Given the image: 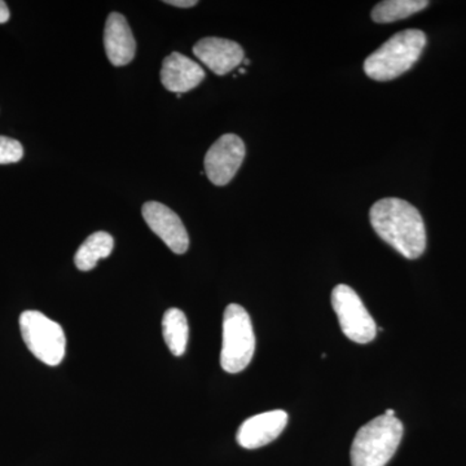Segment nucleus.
<instances>
[{
    "label": "nucleus",
    "instance_id": "1",
    "mask_svg": "<svg viewBox=\"0 0 466 466\" xmlns=\"http://www.w3.org/2000/svg\"><path fill=\"white\" fill-rule=\"evenodd\" d=\"M370 218L377 235L401 256L417 259L424 254V219L410 202L400 198H383L370 208Z\"/></svg>",
    "mask_w": 466,
    "mask_h": 466
},
{
    "label": "nucleus",
    "instance_id": "2",
    "mask_svg": "<svg viewBox=\"0 0 466 466\" xmlns=\"http://www.w3.org/2000/svg\"><path fill=\"white\" fill-rule=\"evenodd\" d=\"M425 46L426 35L421 30L408 29L397 33L368 56L364 72L373 81H392L415 66Z\"/></svg>",
    "mask_w": 466,
    "mask_h": 466
},
{
    "label": "nucleus",
    "instance_id": "3",
    "mask_svg": "<svg viewBox=\"0 0 466 466\" xmlns=\"http://www.w3.org/2000/svg\"><path fill=\"white\" fill-rule=\"evenodd\" d=\"M403 424L386 415L359 429L351 446L352 466H386L400 447Z\"/></svg>",
    "mask_w": 466,
    "mask_h": 466
},
{
    "label": "nucleus",
    "instance_id": "4",
    "mask_svg": "<svg viewBox=\"0 0 466 466\" xmlns=\"http://www.w3.org/2000/svg\"><path fill=\"white\" fill-rule=\"evenodd\" d=\"M256 351V334L247 309L240 305L227 306L223 315V343L220 366L228 373L242 372Z\"/></svg>",
    "mask_w": 466,
    "mask_h": 466
},
{
    "label": "nucleus",
    "instance_id": "5",
    "mask_svg": "<svg viewBox=\"0 0 466 466\" xmlns=\"http://www.w3.org/2000/svg\"><path fill=\"white\" fill-rule=\"evenodd\" d=\"M20 329L30 352L47 364L56 367L66 357V337L61 325L39 311H24Z\"/></svg>",
    "mask_w": 466,
    "mask_h": 466
},
{
    "label": "nucleus",
    "instance_id": "6",
    "mask_svg": "<svg viewBox=\"0 0 466 466\" xmlns=\"http://www.w3.org/2000/svg\"><path fill=\"white\" fill-rule=\"evenodd\" d=\"M332 305L342 332L349 339L357 343H370L375 339V320L351 287L337 285L332 291Z\"/></svg>",
    "mask_w": 466,
    "mask_h": 466
},
{
    "label": "nucleus",
    "instance_id": "7",
    "mask_svg": "<svg viewBox=\"0 0 466 466\" xmlns=\"http://www.w3.org/2000/svg\"><path fill=\"white\" fill-rule=\"evenodd\" d=\"M245 144L235 134L220 137L205 156V171L210 182L226 186L231 182L245 158Z\"/></svg>",
    "mask_w": 466,
    "mask_h": 466
},
{
    "label": "nucleus",
    "instance_id": "8",
    "mask_svg": "<svg viewBox=\"0 0 466 466\" xmlns=\"http://www.w3.org/2000/svg\"><path fill=\"white\" fill-rule=\"evenodd\" d=\"M147 225L175 254H184L189 248V238L182 219L167 205L149 201L142 208Z\"/></svg>",
    "mask_w": 466,
    "mask_h": 466
},
{
    "label": "nucleus",
    "instance_id": "9",
    "mask_svg": "<svg viewBox=\"0 0 466 466\" xmlns=\"http://www.w3.org/2000/svg\"><path fill=\"white\" fill-rule=\"evenodd\" d=\"M288 420V413L281 410L259 413L242 422L236 438L242 449H260L280 437L287 428Z\"/></svg>",
    "mask_w": 466,
    "mask_h": 466
},
{
    "label": "nucleus",
    "instance_id": "10",
    "mask_svg": "<svg viewBox=\"0 0 466 466\" xmlns=\"http://www.w3.org/2000/svg\"><path fill=\"white\" fill-rule=\"evenodd\" d=\"M195 56L217 76H226L244 61V50L238 43L229 39L208 36L196 43Z\"/></svg>",
    "mask_w": 466,
    "mask_h": 466
},
{
    "label": "nucleus",
    "instance_id": "11",
    "mask_svg": "<svg viewBox=\"0 0 466 466\" xmlns=\"http://www.w3.org/2000/svg\"><path fill=\"white\" fill-rule=\"evenodd\" d=\"M205 76L201 66L179 52L168 55L162 63L161 82L170 92L180 95L191 91L204 81Z\"/></svg>",
    "mask_w": 466,
    "mask_h": 466
},
{
    "label": "nucleus",
    "instance_id": "12",
    "mask_svg": "<svg viewBox=\"0 0 466 466\" xmlns=\"http://www.w3.org/2000/svg\"><path fill=\"white\" fill-rule=\"evenodd\" d=\"M106 56L115 66H125L134 60L137 42L127 20L121 14L113 12L108 16L104 32Z\"/></svg>",
    "mask_w": 466,
    "mask_h": 466
},
{
    "label": "nucleus",
    "instance_id": "13",
    "mask_svg": "<svg viewBox=\"0 0 466 466\" xmlns=\"http://www.w3.org/2000/svg\"><path fill=\"white\" fill-rule=\"evenodd\" d=\"M113 249H115V240L108 232L92 233L76 253V268L81 271H91L100 259L108 258Z\"/></svg>",
    "mask_w": 466,
    "mask_h": 466
},
{
    "label": "nucleus",
    "instance_id": "14",
    "mask_svg": "<svg viewBox=\"0 0 466 466\" xmlns=\"http://www.w3.org/2000/svg\"><path fill=\"white\" fill-rule=\"evenodd\" d=\"M162 333L174 357H182L188 345L189 328L186 314L179 309H168L162 319Z\"/></svg>",
    "mask_w": 466,
    "mask_h": 466
},
{
    "label": "nucleus",
    "instance_id": "15",
    "mask_svg": "<svg viewBox=\"0 0 466 466\" xmlns=\"http://www.w3.org/2000/svg\"><path fill=\"white\" fill-rule=\"evenodd\" d=\"M426 0H385L372 11V20L377 24L395 23L421 12L428 7Z\"/></svg>",
    "mask_w": 466,
    "mask_h": 466
},
{
    "label": "nucleus",
    "instance_id": "16",
    "mask_svg": "<svg viewBox=\"0 0 466 466\" xmlns=\"http://www.w3.org/2000/svg\"><path fill=\"white\" fill-rule=\"evenodd\" d=\"M24 156L20 142L11 137H0V165L16 164Z\"/></svg>",
    "mask_w": 466,
    "mask_h": 466
},
{
    "label": "nucleus",
    "instance_id": "17",
    "mask_svg": "<svg viewBox=\"0 0 466 466\" xmlns=\"http://www.w3.org/2000/svg\"><path fill=\"white\" fill-rule=\"evenodd\" d=\"M167 5H175V7L179 8H191L195 7L198 2L196 0H167Z\"/></svg>",
    "mask_w": 466,
    "mask_h": 466
},
{
    "label": "nucleus",
    "instance_id": "18",
    "mask_svg": "<svg viewBox=\"0 0 466 466\" xmlns=\"http://www.w3.org/2000/svg\"><path fill=\"white\" fill-rule=\"evenodd\" d=\"M9 20V9L5 2L0 0V24L7 23Z\"/></svg>",
    "mask_w": 466,
    "mask_h": 466
},
{
    "label": "nucleus",
    "instance_id": "19",
    "mask_svg": "<svg viewBox=\"0 0 466 466\" xmlns=\"http://www.w3.org/2000/svg\"><path fill=\"white\" fill-rule=\"evenodd\" d=\"M385 415L389 416V417H395V410H386Z\"/></svg>",
    "mask_w": 466,
    "mask_h": 466
},
{
    "label": "nucleus",
    "instance_id": "20",
    "mask_svg": "<svg viewBox=\"0 0 466 466\" xmlns=\"http://www.w3.org/2000/svg\"><path fill=\"white\" fill-rule=\"evenodd\" d=\"M244 64H245V66H249L250 61L248 60V58H244Z\"/></svg>",
    "mask_w": 466,
    "mask_h": 466
}]
</instances>
